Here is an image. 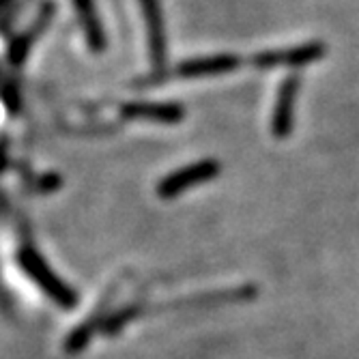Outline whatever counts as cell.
I'll use <instances>...</instances> for the list:
<instances>
[{"mask_svg": "<svg viewBox=\"0 0 359 359\" xmlns=\"http://www.w3.org/2000/svg\"><path fill=\"white\" fill-rule=\"evenodd\" d=\"M297 90H299V76H288L278 93V102L273 108L271 132L278 140H284L292 132V114H295L297 104Z\"/></svg>", "mask_w": 359, "mask_h": 359, "instance_id": "obj_3", "label": "cell"}, {"mask_svg": "<svg viewBox=\"0 0 359 359\" xmlns=\"http://www.w3.org/2000/svg\"><path fill=\"white\" fill-rule=\"evenodd\" d=\"M144 24H147V35H149V50L153 56L155 67H164L166 58V39H164V20H161V7L159 0H140Z\"/></svg>", "mask_w": 359, "mask_h": 359, "instance_id": "obj_4", "label": "cell"}, {"mask_svg": "<svg viewBox=\"0 0 359 359\" xmlns=\"http://www.w3.org/2000/svg\"><path fill=\"white\" fill-rule=\"evenodd\" d=\"M241 65V58L233 54H215L205 58H194L187 62H181L179 76L183 78H203V76H219L237 69Z\"/></svg>", "mask_w": 359, "mask_h": 359, "instance_id": "obj_5", "label": "cell"}, {"mask_svg": "<svg viewBox=\"0 0 359 359\" xmlns=\"http://www.w3.org/2000/svg\"><path fill=\"white\" fill-rule=\"evenodd\" d=\"M123 114L127 118H144L155 123H179L183 118V110L175 104H134L125 106Z\"/></svg>", "mask_w": 359, "mask_h": 359, "instance_id": "obj_6", "label": "cell"}, {"mask_svg": "<svg viewBox=\"0 0 359 359\" xmlns=\"http://www.w3.org/2000/svg\"><path fill=\"white\" fill-rule=\"evenodd\" d=\"M5 3H7V0H0V7H3V5H5Z\"/></svg>", "mask_w": 359, "mask_h": 359, "instance_id": "obj_8", "label": "cell"}, {"mask_svg": "<svg viewBox=\"0 0 359 359\" xmlns=\"http://www.w3.org/2000/svg\"><path fill=\"white\" fill-rule=\"evenodd\" d=\"M219 172V164L213 159H205V161H198V164H191L187 168H181L177 170L175 175L166 177L159 185V194L168 198V196H177L194 185H198L203 181H209L213 179L215 175Z\"/></svg>", "mask_w": 359, "mask_h": 359, "instance_id": "obj_2", "label": "cell"}, {"mask_svg": "<svg viewBox=\"0 0 359 359\" xmlns=\"http://www.w3.org/2000/svg\"><path fill=\"white\" fill-rule=\"evenodd\" d=\"M76 7H78L82 26H84V30H86V39H88L90 48H93L95 52H97V50H102V48H104V35H102V26H100V22H97L93 3H90V0H76Z\"/></svg>", "mask_w": 359, "mask_h": 359, "instance_id": "obj_7", "label": "cell"}, {"mask_svg": "<svg viewBox=\"0 0 359 359\" xmlns=\"http://www.w3.org/2000/svg\"><path fill=\"white\" fill-rule=\"evenodd\" d=\"M327 54V46L320 41H310L290 50H271L254 56L258 69H278V67H304Z\"/></svg>", "mask_w": 359, "mask_h": 359, "instance_id": "obj_1", "label": "cell"}]
</instances>
